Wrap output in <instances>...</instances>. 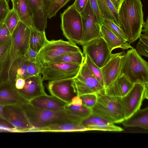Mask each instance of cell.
Wrapping results in <instances>:
<instances>
[{
    "mask_svg": "<svg viewBox=\"0 0 148 148\" xmlns=\"http://www.w3.org/2000/svg\"><path fill=\"white\" fill-rule=\"evenodd\" d=\"M140 0H123L118 10L119 26L130 44L142 32L144 21Z\"/></svg>",
    "mask_w": 148,
    "mask_h": 148,
    "instance_id": "6da1fadb",
    "label": "cell"
},
{
    "mask_svg": "<svg viewBox=\"0 0 148 148\" xmlns=\"http://www.w3.org/2000/svg\"><path fill=\"white\" fill-rule=\"evenodd\" d=\"M20 106L33 129L58 124L81 123V119L65 110L54 111L41 109L34 107L29 102Z\"/></svg>",
    "mask_w": 148,
    "mask_h": 148,
    "instance_id": "7a4b0ae2",
    "label": "cell"
},
{
    "mask_svg": "<svg viewBox=\"0 0 148 148\" xmlns=\"http://www.w3.org/2000/svg\"><path fill=\"white\" fill-rule=\"evenodd\" d=\"M30 29L19 21L11 36V43L0 66V83L7 82L10 68L13 62L25 55L29 47Z\"/></svg>",
    "mask_w": 148,
    "mask_h": 148,
    "instance_id": "3957f363",
    "label": "cell"
},
{
    "mask_svg": "<svg viewBox=\"0 0 148 148\" xmlns=\"http://www.w3.org/2000/svg\"><path fill=\"white\" fill-rule=\"evenodd\" d=\"M121 73L134 84H148V63L133 48L122 57Z\"/></svg>",
    "mask_w": 148,
    "mask_h": 148,
    "instance_id": "277c9868",
    "label": "cell"
},
{
    "mask_svg": "<svg viewBox=\"0 0 148 148\" xmlns=\"http://www.w3.org/2000/svg\"><path fill=\"white\" fill-rule=\"evenodd\" d=\"M92 113L112 123H122L125 119L120 98L109 96L104 93L98 94Z\"/></svg>",
    "mask_w": 148,
    "mask_h": 148,
    "instance_id": "5b68a950",
    "label": "cell"
},
{
    "mask_svg": "<svg viewBox=\"0 0 148 148\" xmlns=\"http://www.w3.org/2000/svg\"><path fill=\"white\" fill-rule=\"evenodd\" d=\"M60 17L63 35L70 42L81 45L83 35L81 16L74 3L60 14Z\"/></svg>",
    "mask_w": 148,
    "mask_h": 148,
    "instance_id": "8992f818",
    "label": "cell"
},
{
    "mask_svg": "<svg viewBox=\"0 0 148 148\" xmlns=\"http://www.w3.org/2000/svg\"><path fill=\"white\" fill-rule=\"evenodd\" d=\"M71 85L74 92L79 97L89 94L104 93V87L92 73L84 60L78 73L72 79Z\"/></svg>",
    "mask_w": 148,
    "mask_h": 148,
    "instance_id": "52a82bcc",
    "label": "cell"
},
{
    "mask_svg": "<svg viewBox=\"0 0 148 148\" xmlns=\"http://www.w3.org/2000/svg\"><path fill=\"white\" fill-rule=\"evenodd\" d=\"M148 84H134L128 92L124 96L120 98L125 119L130 117L140 109L144 99H148Z\"/></svg>",
    "mask_w": 148,
    "mask_h": 148,
    "instance_id": "ba28073f",
    "label": "cell"
},
{
    "mask_svg": "<svg viewBox=\"0 0 148 148\" xmlns=\"http://www.w3.org/2000/svg\"><path fill=\"white\" fill-rule=\"evenodd\" d=\"M81 65L71 63H53L43 65V81L72 79L77 74Z\"/></svg>",
    "mask_w": 148,
    "mask_h": 148,
    "instance_id": "9c48e42d",
    "label": "cell"
},
{
    "mask_svg": "<svg viewBox=\"0 0 148 148\" xmlns=\"http://www.w3.org/2000/svg\"><path fill=\"white\" fill-rule=\"evenodd\" d=\"M81 51L76 44L62 39L48 40L38 53V61L42 65L65 53Z\"/></svg>",
    "mask_w": 148,
    "mask_h": 148,
    "instance_id": "30bf717a",
    "label": "cell"
},
{
    "mask_svg": "<svg viewBox=\"0 0 148 148\" xmlns=\"http://www.w3.org/2000/svg\"><path fill=\"white\" fill-rule=\"evenodd\" d=\"M82 46L83 54L88 56L100 68L102 67L108 62L112 53L102 37L91 40Z\"/></svg>",
    "mask_w": 148,
    "mask_h": 148,
    "instance_id": "8fae6325",
    "label": "cell"
},
{
    "mask_svg": "<svg viewBox=\"0 0 148 148\" xmlns=\"http://www.w3.org/2000/svg\"><path fill=\"white\" fill-rule=\"evenodd\" d=\"M80 13L83 27L82 38L81 45L89 41L102 37L101 25L93 12L88 0L84 10Z\"/></svg>",
    "mask_w": 148,
    "mask_h": 148,
    "instance_id": "7c38bea8",
    "label": "cell"
},
{
    "mask_svg": "<svg viewBox=\"0 0 148 148\" xmlns=\"http://www.w3.org/2000/svg\"><path fill=\"white\" fill-rule=\"evenodd\" d=\"M0 116L18 132H30L33 129L20 105L4 106Z\"/></svg>",
    "mask_w": 148,
    "mask_h": 148,
    "instance_id": "4fadbf2b",
    "label": "cell"
},
{
    "mask_svg": "<svg viewBox=\"0 0 148 148\" xmlns=\"http://www.w3.org/2000/svg\"><path fill=\"white\" fill-rule=\"evenodd\" d=\"M124 54V52L112 53L108 62L101 68L104 89L121 74L122 57Z\"/></svg>",
    "mask_w": 148,
    "mask_h": 148,
    "instance_id": "5bb4252c",
    "label": "cell"
},
{
    "mask_svg": "<svg viewBox=\"0 0 148 148\" xmlns=\"http://www.w3.org/2000/svg\"><path fill=\"white\" fill-rule=\"evenodd\" d=\"M33 15V27L45 31L47 24L48 12L50 3L49 0H28Z\"/></svg>",
    "mask_w": 148,
    "mask_h": 148,
    "instance_id": "9a60e30c",
    "label": "cell"
},
{
    "mask_svg": "<svg viewBox=\"0 0 148 148\" xmlns=\"http://www.w3.org/2000/svg\"><path fill=\"white\" fill-rule=\"evenodd\" d=\"M71 79L49 81L47 89L51 95L66 104L70 103L73 97L76 95L71 85Z\"/></svg>",
    "mask_w": 148,
    "mask_h": 148,
    "instance_id": "2e32d148",
    "label": "cell"
},
{
    "mask_svg": "<svg viewBox=\"0 0 148 148\" xmlns=\"http://www.w3.org/2000/svg\"><path fill=\"white\" fill-rule=\"evenodd\" d=\"M29 102L10 82L0 83V104L3 106L21 105Z\"/></svg>",
    "mask_w": 148,
    "mask_h": 148,
    "instance_id": "e0dca14e",
    "label": "cell"
},
{
    "mask_svg": "<svg viewBox=\"0 0 148 148\" xmlns=\"http://www.w3.org/2000/svg\"><path fill=\"white\" fill-rule=\"evenodd\" d=\"M41 76L38 75L29 77L25 79L23 88L18 90L28 101L39 96L47 94L45 90Z\"/></svg>",
    "mask_w": 148,
    "mask_h": 148,
    "instance_id": "ac0fdd59",
    "label": "cell"
},
{
    "mask_svg": "<svg viewBox=\"0 0 148 148\" xmlns=\"http://www.w3.org/2000/svg\"><path fill=\"white\" fill-rule=\"evenodd\" d=\"M32 106L44 110L58 111L64 110L66 103L57 98L47 94L39 96L29 101Z\"/></svg>",
    "mask_w": 148,
    "mask_h": 148,
    "instance_id": "d6986e66",
    "label": "cell"
},
{
    "mask_svg": "<svg viewBox=\"0 0 148 148\" xmlns=\"http://www.w3.org/2000/svg\"><path fill=\"white\" fill-rule=\"evenodd\" d=\"M133 84L124 75L121 74L105 89L104 94L110 96L121 98L128 92Z\"/></svg>",
    "mask_w": 148,
    "mask_h": 148,
    "instance_id": "ffe728a7",
    "label": "cell"
},
{
    "mask_svg": "<svg viewBox=\"0 0 148 148\" xmlns=\"http://www.w3.org/2000/svg\"><path fill=\"white\" fill-rule=\"evenodd\" d=\"M28 62L24 56L16 60L10 68L7 82L14 84L15 80L17 78L20 77L25 79L29 77L27 72Z\"/></svg>",
    "mask_w": 148,
    "mask_h": 148,
    "instance_id": "44dd1931",
    "label": "cell"
},
{
    "mask_svg": "<svg viewBox=\"0 0 148 148\" xmlns=\"http://www.w3.org/2000/svg\"><path fill=\"white\" fill-rule=\"evenodd\" d=\"M12 8L20 21L30 28L33 27V15L28 0H12Z\"/></svg>",
    "mask_w": 148,
    "mask_h": 148,
    "instance_id": "7402d4cb",
    "label": "cell"
},
{
    "mask_svg": "<svg viewBox=\"0 0 148 148\" xmlns=\"http://www.w3.org/2000/svg\"><path fill=\"white\" fill-rule=\"evenodd\" d=\"M101 32L102 37L111 51L117 48L125 50L133 48L130 43L119 37L104 25H101Z\"/></svg>",
    "mask_w": 148,
    "mask_h": 148,
    "instance_id": "603a6c76",
    "label": "cell"
},
{
    "mask_svg": "<svg viewBox=\"0 0 148 148\" xmlns=\"http://www.w3.org/2000/svg\"><path fill=\"white\" fill-rule=\"evenodd\" d=\"M125 128L138 127L146 130L148 129V107L140 109L122 123Z\"/></svg>",
    "mask_w": 148,
    "mask_h": 148,
    "instance_id": "cb8c5ba5",
    "label": "cell"
},
{
    "mask_svg": "<svg viewBox=\"0 0 148 148\" xmlns=\"http://www.w3.org/2000/svg\"><path fill=\"white\" fill-rule=\"evenodd\" d=\"M90 130L81 123H66L53 125L45 127L32 129L31 132H73Z\"/></svg>",
    "mask_w": 148,
    "mask_h": 148,
    "instance_id": "d4e9b609",
    "label": "cell"
},
{
    "mask_svg": "<svg viewBox=\"0 0 148 148\" xmlns=\"http://www.w3.org/2000/svg\"><path fill=\"white\" fill-rule=\"evenodd\" d=\"M103 19H108L119 26L118 11L110 0H96Z\"/></svg>",
    "mask_w": 148,
    "mask_h": 148,
    "instance_id": "484cf974",
    "label": "cell"
},
{
    "mask_svg": "<svg viewBox=\"0 0 148 148\" xmlns=\"http://www.w3.org/2000/svg\"><path fill=\"white\" fill-rule=\"evenodd\" d=\"M30 29L29 47L38 53L48 40L46 37L45 31H39L33 27Z\"/></svg>",
    "mask_w": 148,
    "mask_h": 148,
    "instance_id": "4316f807",
    "label": "cell"
},
{
    "mask_svg": "<svg viewBox=\"0 0 148 148\" xmlns=\"http://www.w3.org/2000/svg\"><path fill=\"white\" fill-rule=\"evenodd\" d=\"M84 58L81 50L70 52L65 53L54 58L47 64L53 63H65L82 65L83 63Z\"/></svg>",
    "mask_w": 148,
    "mask_h": 148,
    "instance_id": "83f0119b",
    "label": "cell"
},
{
    "mask_svg": "<svg viewBox=\"0 0 148 148\" xmlns=\"http://www.w3.org/2000/svg\"><path fill=\"white\" fill-rule=\"evenodd\" d=\"M64 109L81 119L87 117L92 113L91 110L83 105L75 106L71 103L66 104Z\"/></svg>",
    "mask_w": 148,
    "mask_h": 148,
    "instance_id": "f1b7e54d",
    "label": "cell"
},
{
    "mask_svg": "<svg viewBox=\"0 0 148 148\" xmlns=\"http://www.w3.org/2000/svg\"><path fill=\"white\" fill-rule=\"evenodd\" d=\"M20 21L18 15L12 8L10 10L3 23L6 26L12 35Z\"/></svg>",
    "mask_w": 148,
    "mask_h": 148,
    "instance_id": "f546056e",
    "label": "cell"
},
{
    "mask_svg": "<svg viewBox=\"0 0 148 148\" xmlns=\"http://www.w3.org/2000/svg\"><path fill=\"white\" fill-rule=\"evenodd\" d=\"M84 55V60L88 68L99 82L103 86V81L101 68L97 66L88 56L86 54Z\"/></svg>",
    "mask_w": 148,
    "mask_h": 148,
    "instance_id": "4dcf8cb0",
    "label": "cell"
},
{
    "mask_svg": "<svg viewBox=\"0 0 148 148\" xmlns=\"http://www.w3.org/2000/svg\"><path fill=\"white\" fill-rule=\"evenodd\" d=\"M80 122L83 125L87 127L90 125H98L110 123L100 116L92 113L87 117L81 119Z\"/></svg>",
    "mask_w": 148,
    "mask_h": 148,
    "instance_id": "1f68e13d",
    "label": "cell"
},
{
    "mask_svg": "<svg viewBox=\"0 0 148 148\" xmlns=\"http://www.w3.org/2000/svg\"><path fill=\"white\" fill-rule=\"evenodd\" d=\"M102 25L106 26L120 38L127 41L125 36L120 28L111 20L103 19Z\"/></svg>",
    "mask_w": 148,
    "mask_h": 148,
    "instance_id": "d6a6232c",
    "label": "cell"
},
{
    "mask_svg": "<svg viewBox=\"0 0 148 148\" xmlns=\"http://www.w3.org/2000/svg\"><path fill=\"white\" fill-rule=\"evenodd\" d=\"M71 0H56L50 4L47 14V18H51L55 16L58 11Z\"/></svg>",
    "mask_w": 148,
    "mask_h": 148,
    "instance_id": "836d02e7",
    "label": "cell"
},
{
    "mask_svg": "<svg viewBox=\"0 0 148 148\" xmlns=\"http://www.w3.org/2000/svg\"><path fill=\"white\" fill-rule=\"evenodd\" d=\"M91 130H101L114 132H121L123 129L113 123L105 124L98 125H90L88 127Z\"/></svg>",
    "mask_w": 148,
    "mask_h": 148,
    "instance_id": "e575fe53",
    "label": "cell"
},
{
    "mask_svg": "<svg viewBox=\"0 0 148 148\" xmlns=\"http://www.w3.org/2000/svg\"><path fill=\"white\" fill-rule=\"evenodd\" d=\"M43 65L38 61L29 62L27 65V72L29 77L35 76L41 73Z\"/></svg>",
    "mask_w": 148,
    "mask_h": 148,
    "instance_id": "d590c367",
    "label": "cell"
},
{
    "mask_svg": "<svg viewBox=\"0 0 148 148\" xmlns=\"http://www.w3.org/2000/svg\"><path fill=\"white\" fill-rule=\"evenodd\" d=\"M80 97L82 101V105L91 110L95 104L98 95L96 93L82 95Z\"/></svg>",
    "mask_w": 148,
    "mask_h": 148,
    "instance_id": "8d00e7d4",
    "label": "cell"
},
{
    "mask_svg": "<svg viewBox=\"0 0 148 148\" xmlns=\"http://www.w3.org/2000/svg\"><path fill=\"white\" fill-rule=\"evenodd\" d=\"M10 10L8 1L0 0V25L3 23Z\"/></svg>",
    "mask_w": 148,
    "mask_h": 148,
    "instance_id": "74e56055",
    "label": "cell"
},
{
    "mask_svg": "<svg viewBox=\"0 0 148 148\" xmlns=\"http://www.w3.org/2000/svg\"><path fill=\"white\" fill-rule=\"evenodd\" d=\"M11 34L8 29L3 23L0 25V46L10 39Z\"/></svg>",
    "mask_w": 148,
    "mask_h": 148,
    "instance_id": "f35d334b",
    "label": "cell"
},
{
    "mask_svg": "<svg viewBox=\"0 0 148 148\" xmlns=\"http://www.w3.org/2000/svg\"><path fill=\"white\" fill-rule=\"evenodd\" d=\"M0 129L4 132H18L14 127L0 116Z\"/></svg>",
    "mask_w": 148,
    "mask_h": 148,
    "instance_id": "ab89813d",
    "label": "cell"
},
{
    "mask_svg": "<svg viewBox=\"0 0 148 148\" xmlns=\"http://www.w3.org/2000/svg\"><path fill=\"white\" fill-rule=\"evenodd\" d=\"M91 7L95 14L99 23L102 25L103 18L96 0H89Z\"/></svg>",
    "mask_w": 148,
    "mask_h": 148,
    "instance_id": "60d3db41",
    "label": "cell"
},
{
    "mask_svg": "<svg viewBox=\"0 0 148 148\" xmlns=\"http://www.w3.org/2000/svg\"><path fill=\"white\" fill-rule=\"evenodd\" d=\"M11 43V38L9 40L0 46V64H1L6 53L8 51Z\"/></svg>",
    "mask_w": 148,
    "mask_h": 148,
    "instance_id": "b9f144b4",
    "label": "cell"
},
{
    "mask_svg": "<svg viewBox=\"0 0 148 148\" xmlns=\"http://www.w3.org/2000/svg\"><path fill=\"white\" fill-rule=\"evenodd\" d=\"M148 46L139 41L136 46V51L140 55L148 57Z\"/></svg>",
    "mask_w": 148,
    "mask_h": 148,
    "instance_id": "7bdbcfd3",
    "label": "cell"
},
{
    "mask_svg": "<svg viewBox=\"0 0 148 148\" xmlns=\"http://www.w3.org/2000/svg\"><path fill=\"white\" fill-rule=\"evenodd\" d=\"M38 54L29 47L24 56L29 62H36L38 61Z\"/></svg>",
    "mask_w": 148,
    "mask_h": 148,
    "instance_id": "ee69618b",
    "label": "cell"
},
{
    "mask_svg": "<svg viewBox=\"0 0 148 148\" xmlns=\"http://www.w3.org/2000/svg\"><path fill=\"white\" fill-rule=\"evenodd\" d=\"M88 0H75L73 3L76 10L82 12L85 9Z\"/></svg>",
    "mask_w": 148,
    "mask_h": 148,
    "instance_id": "f6af8a7d",
    "label": "cell"
},
{
    "mask_svg": "<svg viewBox=\"0 0 148 148\" xmlns=\"http://www.w3.org/2000/svg\"><path fill=\"white\" fill-rule=\"evenodd\" d=\"M25 83V79L22 78H18L16 79L14 85L18 90L22 89L24 87Z\"/></svg>",
    "mask_w": 148,
    "mask_h": 148,
    "instance_id": "bcb514c9",
    "label": "cell"
},
{
    "mask_svg": "<svg viewBox=\"0 0 148 148\" xmlns=\"http://www.w3.org/2000/svg\"><path fill=\"white\" fill-rule=\"evenodd\" d=\"M70 103L75 106H81L82 101L80 97L76 95L73 97Z\"/></svg>",
    "mask_w": 148,
    "mask_h": 148,
    "instance_id": "7dc6e473",
    "label": "cell"
},
{
    "mask_svg": "<svg viewBox=\"0 0 148 148\" xmlns=\"http://www.w3.org/2000/svg\"><path fill=\"white\" fill-rule=\"evenodd\" d=\"M148 34H140L139 37V41L148 46Z\"/></svg>",
    "mask_w": 148,
    "mask_h": 148,
    "instance_id": "c3c4849f",
    "label": "cell"
},
{
    "mask_svg": "<svg viewBox=\"0 0 148 148\" xmlns=\"http://www.w3.org/2000/svg\"><path fill=\"white\" fill-rule=\"evenodd\" d=\"M118 11L123 0H110Z\"/></svg>",
    "mask_w": 148,
    "mask_h": 148,
    "instance_id": "681fc988",
    "label": "cell"
},
{
    "mask_svg": "<svg viewBox=\"0 0 148 148\" xmlns=\"http://www.w3.org/2000/svg\"><path fill=\"white\" fill-rule=\"evenodd\" d=\"M143 29H142V32L145 34H148V17H147V18L145 22H144L143 25Z\"/></svg>",
    "mask_w": 148,
    "mask_h": 148,
    "instance_id": "f907efd6",
    "label": "cell"
},
{
    "mask_svg": "<svg viewBox=\"0 0 148 148\" xmlns=\"http://www.w3.org/2000/svg\"><path fill=\"white\" fill-rule=\"evenodd\" d=\"M4 106L0 104V113L2 112Z\"/></svg>",
    "mask_w": 148,
    "mask_h": 148,
    "instance_id": "816d5d0a",
    "label": "cell"
},
{
    "mask_svg": "<svg viewBox=\"0 0 148 148\" xmlns=\"http://www.w3.org/2000/svg\"><path fill=\"white\" fill-rule=\"evenodd\" d=\"M50 4L53 3L56 0H49Z\"/></svg>",
    "mask_w": 148,
    "mask_h": 148,
    "instance_id": "f5cc1de1",
    "label": "cell"
},
{
    "mask_svg": "<svg viewBox=\"0 0 148 148\" xmlns=\"http://www.w3.org/2000/svg\"><path fill=\"white\" fill-rule=\"evenodd\" d=\"M0 65H1V64H0Z\"/></svg>",
    "mask_w": 148,
    "mask_h": 148,
    "instance_id": "db71d44e",
    "label": "cell"
},
{
    "mask_svg": "<svg viewBox=\"0 0 148 148\" xmlns=\"http://www.w3.org/2000/svg\"><path fill=\"white\" fill-rule=\"evenodd\" d=\"M11 0V1L12 0Z\"/></svg>",
    "mask_w": 148,
    "mask_h": 148,
    "instance_id": "11a10c76",
    "label": "cell"
}]
</instances>
